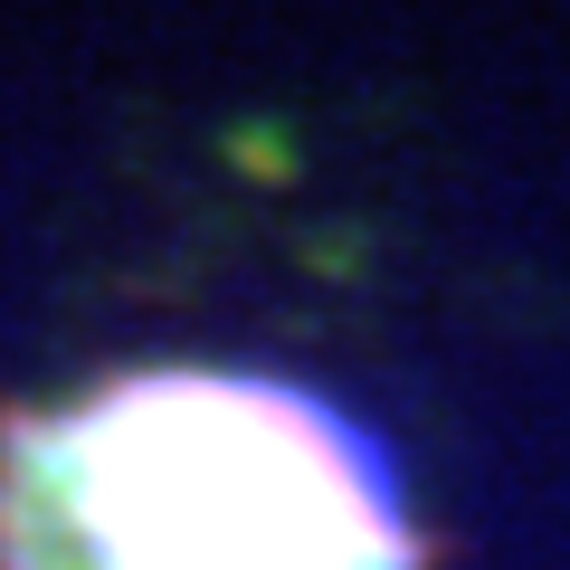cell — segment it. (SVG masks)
I'll return each instance as SVG.
<instances>
[{"mask_svg": "<svg viewBox=\"0 0 570 570\" xmlns=\"http://www.w3.org/2000/svg\"><path fill=\"white\" fill-rule=\"evenodd\" d=\"M10 570H419L400 475L276 371L163 362L0 428Z\"/></svg>", "mask_w": 570, "mask_h": 570, "instance_id": "1", "label": "cell"}]
</instances>
